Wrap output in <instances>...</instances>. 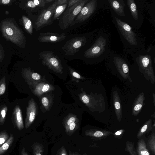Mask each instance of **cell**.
<instances>
[{
	"mask_svg": "<svg viewBox=\"0 0 155 155\" xmlns=\"http://www.w3.org/2000/svg\"><path fill=\"white\" fill-rule=\"evenodd\" d=\"M58 155H68L64 147H62L60 149Z\"/></svg>",
	"mask_w": 155,
	"mask_h": 155,
	"instance_id": "cell-33",
	"label": "cell"
},
{
	"mask_svg": "<svg viewBox=\"0 0 155 155\" xmlns=\"http://www.w3.org/2000/svg\"><path fill=\"white\" fill-rule=\"evenodd\" d=\"M4 56V55L3 51H2V49L0 47V63L3 59Z\"/></svg>",
	"mask_w": 155,
	"mask_h": 155,
	"instance_id": "cell-37",
	"label": "cell"
},
{
	"mask_svg": "<svg viewBox=\"0 0 155 155\" xmlns=\"http://www.w3.org/2000/svg\"><path fill=\"white\" fill-rule=\"evenodd\" d=\"M68 3L61 5H57L54 11L52 19L53 21L57 19H59L60 16L63 13L67 7L68 5Z\"/></svg>",
	"mask_w": 155,
	"mask_h": 155,
	"instance_id": "cell-18",
	"label": "cell"
},
{
	"mask_svg": "<svg viewBox=\"0 0 155 155\" xmlns=\"http://www.w3.org/2000/svg\"><path fill=\"white\" fill-rule=\"evenodd\" d=\"M1 29L3 36L7 40L19 45L24 41L22 32L11 20L3 21Z\"/></svg>",
	"mask_w": 155,
	"mask_h": 155,
	"instance_id": "cell-2",
	"label": "cell"
},
{
	"mask_svg": "<svg viewBox=\"0 0 155 155\" xmlns=\"http://www.w3.org/2000/svg\"><path fill=\"white\" fill-rule=\"evenodd\" d=\"M111 8L120 17L125 16L124 12L125 4L123 0H108L107 1Z\"/></svg>",
	"mask_w": 155,
	"mask_h": 155,
	"instance_id": "cell-13",
	"label": "cell"
},
{
	"mask_svg": "<svg viewBox=\"0 0 155 155\" xmlns=\"http://www.w3.org/2000/svg\"><path fill=\"white\" fill-rule=\"evenodd\" d=\"M79 127L78 121L71 124L65 130L66 133L69 134H73Z\"/></svg>",
	"mask_w": 155,
	"mask_h": 155,
	"instance_id": "cell-25",
	"label": "cell"
},
{
	"mask_svg": "<svg viewBox=\"0 0 155 155\" xmlns=\"http://www.w3.org/2000/svg\"><path fill=\"white\" fill-rule=\"evenodd\" d=\"M137 152L138 155H150L143 139L139 140L138 142Z\"/></svg>",
	"mask_w": 155,
	"mask_h": 155,
	"instance_id": "cell-17",
	"label": "cell"
},
{
	"mask_svg": "<svg viewBox=\"0 0 155 155\" xmlns=\"http://www.w3.org/2000/svg\"><path fill=\"white\" fill-rule=\"evenodd\" d=\"M85 134L87 136L94 137L96 138H101L106 136V134L100 131H96L95 132L88 131L85 133Z\"/></svg>",
	"mask_w": 155,
	"mask_h": 155,
	"instance_id": "cell-26",
	"label": "cell"
},
{
	"mask_svg": "<svg viewBox=\"0 0 155 155\" xmlns=\"http://www.w3.org/2000/svg\"><path fill=\"white\" fill-rule=\"evenodd\" d=\"M42 104L46 110H48L50 105V101L48 97L44 96L41 99Z\"/></svg>",
	"mask_w": 155,
	"mask_h": 155,
	"instance_id": "cell-30",
	"label": "cell"
},
{
	"mask_svg": "<svg viewBox=\"0 0 155 155\" xmlns=\"http://www.w3.org/2000/svg\"><path fill=\"white\" fill-rule=\"evenodd\" d=\"M40 59L42 64L54 72L61 74L63 66L61 61L53 52L50 51H43L39 53Z\"/></svg>",
	"mask_w": 155,
	"mask_h": 155,
	"instance_id": "cell-3",
	"label": "cell"
},
{
	"mask_svg": "<svg viewBox=\"0 0 155 155\" xmlns=\"http://www.w3.org/2000/svg\"><path fill=\"white\" fill-rule=\"evenodd\" d=\"M88 0H79L76 4L68 7L59 18L58 25L63 30L67 29L71 26L77 16Z\"/></svg>",
	"mask_w": 155,
	"mask_h": 155,
	"instance_id": "cell-1",
	"label": "cell"
},
{
	"mask_svg": "<svg viewBox=\"0 0 155 155\" xmlns=\"http://www.w3.org/2000/svg\"><path fill=\"white\" fill-rule=\"evenodd\" d=\"M47 5L45 0H29L26 2V6L28 9L36 11L45 8Z\"/></svg>",
	"mask_w": 155,
	"mask_h": 155,
	"instance_id": "cell-15",
	"label": "cell"
},
{
	"mask_svg": "<svg viewBox=\"0 0 155 155\" xmlns=\"http://www.w3.org/2000/svg\"><path fill=\"white\" fill-rule=\"evenodd\" d=\"M147 146L154 155L155 153V135L154 133L151 135L147 142Z\"/></svg>",
	"mask_w": 155,
	"mask_h": 155,
	"instance_id": "cell-24",
	"label": "cell"
},
{
	"mask_svg": "<svg viewBox=\"0 0 155 155\" xmlns=\"http://www.w3.org/2000/svg\"><path fill=\"white\" fill-rule=\"evenodd\" d=\"M26 109L25 127L26 129H27L34 121L37 113V106L33 99L31 98L29 101Z\"/></svg>",
	"mask_w": 155,
	"mask_h": 155,
	"instance_id": "cell-11",
	"label": "cell"
},
{
	"mask_svg": "<svg viewBox=\"0 0 155 155\" xmlns=\"http://www.w3.org/2000/svg\"><path fill=\"white\" fill-rule=\"evenodd\" d=\"M79 0H69L68 3V7L71 6L79 1Z\"/></svg>",
	"mask_w": 155,
	"mask_h": 155,
	"instance_id": "cell-36",
	"label": "cell"
},
{
	"mask_svg": "<svg viewBox=\"0 0 155 155\" xmlns=\"http://www.w3.org/2000/svg\"><path fill=\"white\" fill-rule=\"evenodd\" d=\"M21 75L30 88L33 87L42 80L41 75L32 71L30 68L23 69Z\"/></svg>",
	"mask_w": 155,
	"mask_h": 155,
	"instance_id": "cell-9",
	"label": "cell"
},
{
	"mask_svg": "<svg viewBox=\"0 0 155 155\" xmlns=\"http://www.w3.org/2000/svg\"><path fill=\"white\" fill-rule=\"evenodd\" d=\"M85 37L78 36L68 40L62 48L67 56H73L87 43Z\"/></svg>",
	"mask_w": 155,
	"mask_h": 155,
	"instance_id": "cell-6",
	"label": "cell"
},
{
	"mask_svg": "<svg viewBox=\"0 0 155 155\" xmlns=\"http://www.w3.org/2000/svg\"><path fill=\"white\" fill-rule=\"evenodd\" d=\"M114 106L115 108L117 109H119L120 108V103L118 102H116L114 104Z\"/></svg>",
	"mask_w": 155,
	"mask_h": 155,
	"instance_id": "cell-40",
	"label": "cell"
},
{
	"mask_svg": "<svg viewBox=\"0 0 155 155\" xmlns=\"http://www.w3.org/2000/svg\"><path fill=\"white\" fill-rule=\"evenodd\" d=\"M68 68L70 71L71 74L73 77L78 79H81V77L79 74L69 67H68Z\"/></svg>",
	"mask_w": 155,
	"mask_h": 155,
	"instance_id": "cell-31",
	"label": "cell"
},
{
	"mask_svg": "<svg viewBox=\"0 0 155 155\" xmlns=\"http://www.w3.org/2000/svg\"><path fill=\"white\" fill-rule=\"evenodd\" d=\"M122 70L124 73H126L129 71L127 65L125 63H123L122 66Z\"/></svg>",
	"mask_w": 155,
	"mask_h": 155,
	"instance_id": "cell-35",
	"label": "cell"
},
{
	"mask_svg": "<svg viewBox=\"0 0 155 155\" xmlns=\"http://www.w3.org/2000/svg\"><path fill=\"white\" fill-rule=\"evenodd\" d=\"M15 1V0H0V5H10Z\"/></svg>",
	"mask_w": 155,
	"mask_h": 155,
	"instance_id": "cell-32",
	"label": "cell"
},
{
	"mask_svg": "<svg viewBox=\"0 0 155 155\" xmlns=\"http://www.w3.org/2000/svg\"><path fill=\"white\" fill-rule=\"evenodd\" d=\"M14 138L13 134H11L8 140L0 147V155L3 154L12 144Z\"/></svg>",
	"mask_w": 155,
	"mask_h": 155,
	"instance_id": "cell-20",
	"label": "cell"
},
{
	"mask_svg": "<svg viewBox=\"0 0 155 155\" xmlns=\"http://www.w3.org/2000/svg\"><path fill=\"white\" fill-rule=\"evenodd\" d=\"M8 107L4 104L0 106V125L4 124L5 120Z\"/></svg>",
	"mask_w": 155,
	"mask_h": 155,
	"instance_id": "cell-22",
	"label": "cell"
},
{
	"mask_svg": "<svg viewBox=\"0 0 155 155\" xmlns=\"http://www.w3.org/2000/svg\"><path fill=\"white\" fill-rule=\"evenodd\" d=\"M66 37L64 33L45 32L40 33L37 40L41 43H57L63 41Z\"/></svg>",
	"mask_w": 155,
	"mask_h": 155,
	"instance_id": "cell-10",
	"label": "cell"
},
{
	"mask_svg": "<svg viewBox=\"0 0 155 155\" xmlns=\"http://www.w3.org/2000/svg\"><path fill=\"white\" fill-rule=\"evenodd\" d=\"M21 155H29L28 153L26 152L25 149L24 147H23L21 150Z\"/></svg>",
	"mask_w": 155,
	"mask_h": 155,
	"instance_id": "cell-39",
	"label": "cell"
},
{
	"mask_svg": "<svg viewBox=\"0 0 155 155\" xmlns=\"http://www.w3.org/2000/svg\"><path fill=\"white\" fill-rule=\"evenodd\" d=\"M126 150L130 154V155H137L135 151L134 146L131 143L127 141L126 143Z\"/></svg>",
	"mask_w": 155,
	"mask_h": 155,
	"instance_id": "cell-29",
	"label": "cell"
},
{
	"mask_svg": "<svg viewBox=\"0 0 155 155\" xmlns=\"http://www.w3.org/2000/svg\"><path fill=\"white\" fill-rule=\"evenodd\" d=\"M69 0H57V5H61L68 3Z\"/></svg>",
	"mask_w": 155,
	"mask_h": 155,
	"instance_id": "cell-34",
	"label": "cell"
},
{
	"mask_svg": "<svg viewBox=\"0 0 155 155\" xmlns=\"http://www.w3.org/2000/svg\"><path fill=\"white\" fill-rule=\"evenodd\" d=\"M122 133V130L117 131L115 133V135L117 136L120 135Z\"/></svg>",
	"mask_w": 155,
	"mask_h": 155,
	"instance_id": "cell-41",
	"label": "cell"
},
{
	"mask_svg": "<svg viewBox=\"0 0 155 155\" xmlns=\"http://www.w3.org/2000/svg\"><path fill=\"white\" fill-rule=\"evenodd\" d=\"M13 121L16 128L19 130H22L24 127L22 112L20 107L18 105L14 107L12 114Z\"/></svg>",
	"mask_w": 155,
	"mask_h": 155,
	"instance_id": "cell-12",
	"label": "cell"
},
{
	"mask_svg": "<svg viewBox=\"0 0 155 155\" xmlns=\"http://www.w3.org/2000/svg\"><path fill=\"white\" fill-rule=\"evenodd\" d=\"M31 88L33 94L37 96H40L44 93L52 90L53 87L49 84L41 82Z\"/></svg>",
	"mask_w": 155,
	"mask_h": 155,
	"instance_id": "cell-14",
	"label": "cell"
},
{
	"mask_svg": "<svg viewBox=\"0 0 155 155\" xmlns=\"http://www.w3.org/2000/svg\"><path fill=\"white\" fill-rule=\"evenodd\" d=\"M142 107V105L140 104H138L136 105L134 107V110H138L141 109Z\"/></svg>",
	"mask_w": 155,
	"mask_h": 155,
	"instance_id": "cell-38",
	"label": "cell"
},
{
	"mask_svg": "<svg viewBox=\"0 0 155 155\" xmlns=\"http://www.w3.org/2000/svg\"><path fill=\"white\" fill-rule=\"evenodd\" d=\"M25 29L30 35L33 32V25L31 20L26 16L23 15L22 17Z\"/></svg>",
	"mask_w": 155,
	"mask_h": 155,
	"instance_id": "cell-21",
	"label": "cell"
},
{
	"mask_svg": "<svg viewBox=\"0 0 155 155\" xmlns=\"http://www.w3.org/2000/svg\"><path fill=\"white\" fill-rule=\"evenodd\" d=\"M69 155H80L78 153H69Z\"/></svg>",
	"mask_w": 155,
	"mask_h": 155,
	"instance_id": "cell-43",
	"label": "cell"
},
{
	"mask_svg": "<svg viewBox=\"0 0 155 155\" xmlns=\"http://www.w3.org/2000/svg\"><path fill=\"white\" fill-rule=\"evenodd\" d=\"M54 0H45V2L47 4L54 2Z\"/></svg>",
	"mask_w": 155,
	"mask_h": 155,
	"instance_id": "cell-42",
	"label": "cell"
},
{
	"mask_svg": "<svg viewBox=\"0 0 155 155\" xmlns=\"http://www.w3.org/2000/svg\"><path fill=\"white\" fill-rule=\"evenodd\" d=\"M32 149L34 155H43L44 147L41 144L39 143H35L33 145Z\"/></svg>",
	"mask_w": 155,
	"mask_h": 155,
	"instance_id": "cell-23",
	"label": "cell"
},
{
	"mask_svg": "<svg viewBox=\"0 0 155 155\" xmlns=\"http://www.w3.org/2000/svg\"><path fill=\"white\" fill-rule=\"evenodd\" d=\"M57 5V0H55L46 9H44L41 12L35 22L37 30L52 23L54 11Z\"/></svg>",
	"mask_w": 155,
	"mask_h": 155,
	"instance_id": "cell-4",
	"label": "cell"
},
{
	"mask_svg": "<svg viewBox=\"0 0 155 155\" xmlns=\"http://www.w3.org/2000/svg\"><path fill=\"white\" fill-rule=\"evenodd\" d=\"M115 18L118 29L124 38L131 46H137V35L131 27L119 18L115 17Z\"/></svg>",
	"mask_w": 155,
	"mask_h": 155,
	"instance_id": "cell-7",
	"label": "cell"
},
{
	"mask_svg": "<svg viewBox=\"0 0 155 155\" xmlns=\"http://www.w3.org/2000/svg\"><path fill=\"white\" fill-rule=\"evenodd\" d=\"M97 6V0H89L82 8L70 26L82 23L87 20L94 12Z\"/></svg>",
	"mask_w": 155,
	"mask_h": 155,
	"instance_id": "cell-8",
	"label": "cell"
},
{
	"mask_svg": "<svg viewBox=\"0 0 155 155\" xmlns=\"http://www.w3.org/2000/svg\"><path fill=\"white\" fill-rule=\"evenodd\" d=\"M78 121V119L76 115L72 114H69L63 120V124L65 130L72 123Z\"/></svg>",
	"mask_w": 155,
	"mask_h": 155,
	"instance_id": "cell-19",
	"label": "cell"
},
{
	"mask_svg": "<svg viewBox=\"0 0 155 155\" xmlns=\"http://www.w3.org/2000/svg\"><path fill=\"white\" fill-rule=\"evenodd\" d=\"M107 42V38L104 36H99L94 44L85 51L84 56L87 58L100 57L106 51Z\"/></svg>",
	"mask_w": 155,
	"mask_h": 155,
	"instance_id": "cell-5",
	"label": "cell"
},
{
	"mask_svg": "<svg viewBox=\"0 0 155 155\" xmlns=\"http://www.w3.org/2000/svg\"><path fill=\"white\" fill-rule=\"evenodd\" d=\"M126 1L132 16L134 20L137 21L138 19L139 14L134 1L127 0Z\"/></svg>",
	"mask_w": 155,
	"mask_h": 155,
	"instance_id": "cell-16",
	"label": "cell"
},
{
	"mask_svg": "<svg viewBox=\"0 0 155 155\" xmlns=\"http://www.w3.org/2000/svg\"><path fill=\"white\" fill-rule=\"evenodd\" d=\"M9 138L8 135L5 130L0 132V147L5 143Z\"/></svg>",
	"mask_w": 155,
	"mask_h": 155,
	"instance_id": "cell-28",
	"label": "cell"
},
{
	"mask_svg": "<svg viewBox=\"0 0 155 155\" xmlns=\"http://www.w3.org/2000/svg\"><path fill=\"white\" fill-rule=\"evenodd\" d=\"M6 89V77L4 76L0 80V97L5 93Z\"/></svg>",
	"mask_w": 155,
	"mask_h": 155,
	"instance_id": "cell-27",
	"label": "cell"
}]
</instances>
